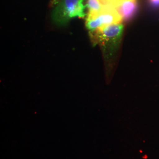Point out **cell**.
Here are the masks:
<instances>
[{"label":"cell","instance_id":"6da1fadb","mask_svg":"<svg viewBox=\"0 0 159 159\" xmlns=\"http://www.w3.org/2000/svg\"><path fill=\"white\" fill-rule=\"evenodd\" d=\"M123 28V25L119 23L109 25L90 32L92 43L94 45L99 44L104 54L107 57H110L119 45Z\"/></svg>","mask_w":159,"mask_h":159},{"label":"cell","instance_id":"7a4b0ae2","mask_svg":"<svg viewBox=\"0 0 159 159\" xmlns=\"http://www.w3.org/2000/svg\"><path fill=\"white\" fill-rule=\"evenodd\" d=\"M51 19L57 25L63 26L75 17H85L83 0H54Z\"/></svg>","mask_w":159,"mask_h":159},{"label":"cell","instance_id":"3957f363","mask_svg":"<svg viewBox=\"0 0 159 159\" xmlns=\"http://www.w3.org/2000/svg\"><path fill=\"white\" fill-rule=\"evenodd\" d=\"M123 21L119 12L116 8L110 5L103 6L102 10L94 16H87L85 26L89 32L109 25L119 24Z\"/></svg>","mask_w":159,"mask_h":159},{"label":"cell","instance_id":"277c9868","mask_svg":"<svg viewBox=\"0 0 159 159\" xmlns=\"http://www.w3.org/2000/svg\"><path fill=\"white\" fill-rule=\"evenodd\" d=\"M123 20L128 21L136 16L139 10L136 0H127L123 2L116 8Z\"/></svg>","mask_w":159,"mask_h":159},{"label":"cell","instance_id":"5b68a950","mask_svg":"<svg viewBox=\"0 0 159 159\" xmlns=\"http://www.w3.org/2000/svg\"><path fill=\"white\" fill-rule=\"evenodd\" d=\"M103 4L100 0H87L86 7L88 9L87 16H94L102 10Z\"/></svg>","mask_w":159,"mask_h":159},{"label":"cell","instance_id":"8992f818","mask_svg":"<svg viewBox=\"0 0 159 159\" xmlns=\"http://www.w3.org/2000/svg\"><path fill=\"white\" fill-rule=\"evenodd\" d=\"M150 5L153 8L159 7V0H149Z\"/></svg>","mask_w":159,"mask_h":159}]
</instances>
